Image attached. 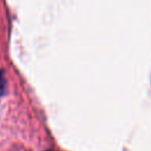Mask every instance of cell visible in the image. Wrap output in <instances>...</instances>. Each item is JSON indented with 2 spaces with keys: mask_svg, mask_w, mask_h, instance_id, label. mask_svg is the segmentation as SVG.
Here are the masks:
<instances>
[{
  "mask_svg": "<svg viewBox=\"0 0 151 151\" xmlns=\"http://www.w3.org/2000/svg\"><path fill=\"white\" fill-rule=\"evenodd\" d=\"M6 92V78L2 70H0V97L4 96Z\"/></svg>",
  "mask_w": 151,
  "mask_h": 151,
  "instance_id": "6da1fadb",
  "label": "cell"
},
{
  "mask_svg": "<svg viewBox=\"0 0 151 151\" xmlns=\"http://www.w3.org/2000/svg\"><path fill=\"white\" fill-rule=\"evenodd\" d=\"M47 151H52V150H47Z\"/></svg>",
  "mask_w": 151,
  "mask_h": 151,
  "instance_id": "7a4b0ae2",
  "label": "cell"
}]
</instances>
